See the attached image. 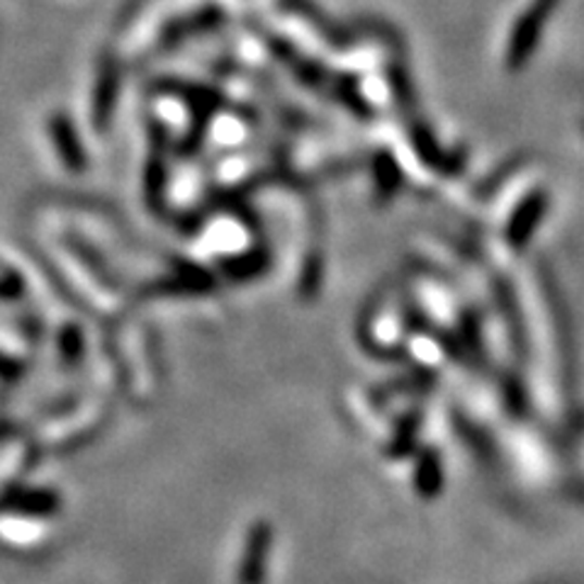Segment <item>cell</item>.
Masks as SVG:
<instances>
[{"label":"cell","instance_id":"obj_1","mask_svg":"<svg viewBox=\"0 0 584 584\" xmlns=\"http://www.w3.org/2000/svg\"><path fill=\"white\" fill-rule=\"evenodd\" d=\"M553 3H556V0H541V3L533 8V17L529 20L526 25H523V29H519V33H517V45H513V52H511L513 62H519V56L523 52H529L531 45H533V37H536L538 20L543 17V10H550Z\"/></svg>","mask_w":584,"mask_h":584}]
</instances>
